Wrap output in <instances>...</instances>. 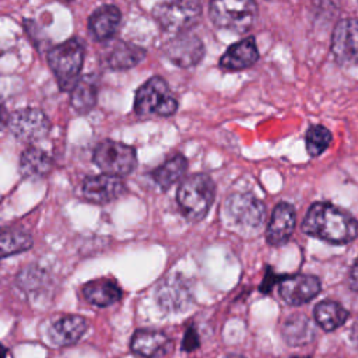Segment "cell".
Returning <instances> with one entry per match:
<instances>
[{
  "mask_svg": "<svg viewBox=\"0 0 358 358\" xmlns=\"http://www.w3.org/2000/svg\"><path fill=\"white\" fill-rule=\"evenodd\" d=\"M302 231L330 243L351 242L358 234V222L347 211L327 203L319 201L309 207Z\"/></svg>",
  "mask_w": 358,
  "mask_h": 358,
  "instance_id": "6da1fadb",
  "label": "cell"
},
{
  "mask_svg": "<svg viewBox=\"0 0 358 358\" xmlns=\"http://www.w3.org/2000/svg\"><path fill=\"white\" fill-rule=\"evenodd\" d=\"M215 194L213 179L207 173H194L185 179L178 190V203L182 214L193 222L203 220Z\"/></svg>",
  "mask_w": 358,
  "mask_h": 358,
  "instance_id": "7a4b0ae2",
  "label": "cell"
},
{
  "mask_svg": "<svg viewBox=\"0 0 358 358\" xmlns=\"http://www.w3.org/2000/svg\"><path fill=\"white\" fill-rule=\"evenodd\" d=\"M84 62V45L77 38L64 41L52 48L48 53V63L62 90L69 91L76 87Z\"/></svg>",
  "mask_w": 358,
  "mask_h": 358,
  "instance_id": "3957f363",
  "label": "cell"
},
{
  "mask_svg": "<svg viewBox=\"0 0 358 358\" xmlns=\"http://www.w3.org/2000/svg\"><path fill=\"white\" fill-rule=\"evenodd\" d=\"M178 109V101L171 94L166 81L162 77L148 78L136 92L134 110L138 115L155 113L159 116H171Z\"/></svg>",
  "mask_w": 358,
  "mask_h": 358,
  "instance_id": "277c9868",
  "label": "cell"
},
{
  "mask_svg": "<svg viewBox=\"0 0 358 358\" xmlns=\"http://www.w3.org/2000/svg\"><path fill=\"white\" fill-rule=\"evenodd\" d=\"M257 6L250 0H220L210 3L213 22L224 29L246 32L255 22Z\"/></svg>",
  "mask_w": 358,
  "mask_h": 358,
  "instance_id": "5b68a950",
  "label": "cell"
},
{
  "mask_svg": "<svg viewBox=\"0 0 358 358\" xmlns=\"http://www.w3.org/2000/svg\"><path fill=\"white\" fill-rule=\"evenodd\" d=\"M154 18L168 32L185 34L201 17V4L192 0L162 1L152 10Z\"/></svg>",
  "mask_w": 358,
  "mask_h": 358,
  "instance_id": "8992f818",
  "label": "cell"
},
{
  "mask_svg": "<svg viewBox=\"0 0 358 358\" xmlns=\"http://www.w3.org/2000/svg\"><path fill=\"white\" fill-rule=\"evenodd\" d=\"M95 165L106 175L120 176L129 175L134 171L137 158L136 152L130 145L119 141L106 140L98 144L94 151Z\"/></svg>",
  "mask_w": 358,
  "mask_h": 358,
  "instance_id": "52a82bcc",
  "label": "cell"
},
{
  "mask_svg": "<svg viewBox=\"0 0 358 358\" xmlns=\"http://www.w3.org/2000/svg\"><path fill=\"white\" fill-rule=\"evenodd\" d=\"M155 298L159 308L169 313L185 312L194 301L189 280L180 274H171L165 277L157 288Z\"/></svg>",
  "mask_w": 358,
  "mask_h": 358,
  "instance_id": "ba28073f",
  "label": "cell"
},
{
  "mask_svg": "<svg viewBox=\"0 0 358 358\" xmlns=\"http://www.w3.org/2000/svg\"><path fill=\"white\" fill-rule=\"evenodd\" d=\"M225 210L229 220L243 229L259 228L266 217L263 201L252 193H232L227 199Z\"/></svg>",
  "mask_w": 358,
  "mask_h": 358,
  "instance_id": "9c48e42d",
  "label": "cell"
},
{
  "mask_svg": "<svg viewBox=\"0 0 358 358\" xmlns=\"http://www.w3.org/2000/svg\"><path fill=\"white\" fill-rule=\"evenodd\" d=\"M8 126L13 134L24 143H34L43 138L50 129L46 115L35 108H25L14 112L10 116Z\"/></svg>",
  "mask_w": 358,
  "mask_h": 358,
  "instance_id": "30bf717a",
  "label": "cell"
},
{
  "mask_svg": "<svg viewBox=\"0 0 358 358\" xmlns=\"http://www.w3.org/2000/svg\"><path fill=\"white\" fill-rule=\"evenodd\" d=\"M331 52L340 64L358 62V18L337 22L331 35Z\"/></svg>",
  "mask_w": 358,
  "mask_h": 358,
  "instance_id": "8fae6325",
  "label": "cell"
},
{
  "mask_svg": "<svg viewBox=\"0 0 358 358\" xmlns=\"http://www.w3.org/2000/svg\"><path fill=\"white\" fill-rule=\"evenodd\" d=\"M280 296L292 306L312 301L320 292V281L310 274H294L278 281Z\"/></svg>",
  "mask_w": 358,
  "mask_h": 358,
  "instance_id": "7c38bea8",
  "label": "cell"
},
{
  "mask_svg": "<svg viewBox=\"0 0 358 358\" xmlns=\"http://www.w3.org/2000/svg\"><path fill=\"white\" fill-rule=\"evenodd\" d=\"M164 53L179 67H192L203 59L204 46L196 35L179 34L164 46Z\"/></svg>",
  "mask_w": 358,
  "mask_h": 358,
  "instance_id": "4fadbf2b",
  "label": "cell"
},
{
  "mask_svg": "<svg viewBox=\"0 0 358 358\" xmlns=\"http://www.w3.org/2000/svg\"><path fill=\"white\" fill-rule=\"evenodd\" d=\"M296 224L295 208L285 201L278 203L270 217L267 229H266V241L271 246L284 245L294 234Z\"/></svg>",
  "mask_w": 358,
  "mask_h": 358,
  "instance_id": "5bb4252c",
  "label": "cell"
},
{
  "mask_svg": "<svg viewBox=\"0 0 358 358\" xmlns=\"http://www.w3.org/2000/svg\"><path fill=\"white\" fill-rule=\"evenodd\" d=\"M126 192V186L119 176L98 175L87 178L83 183V194L88 201L103 204L120 197Z\"/></svg>",
  "mask_w": 358,
  "mask_h": 358,
  "instance_id": "9a60e30c",
  "label": "cell"
},
{
  "mask_svg": "<svg viewBox=\"0 0 358 358\" xmlns=\"http://www.w3.org/2000/svg\"><path fill=\"white\" fill-rule=\"evenodd\" d=\"M130 347L138 357L155 358L166 354L172 348V343L169 337L159 330L140 329L133 334Z\"/></svg>",
  "mask_w": 358,
  "mask_h": 358,
  "instance_id": "2e32d148",
  "label": "cell"
},
{
  "mask_svg": "<svg viewBox=\"0 0 358 358\" xmlns=\"http://www.w3.org/2000/svg\"><path fill=\"white\" fill-rule=\"evenodd\" d=\"M259 59V50L253 36L243 38L231 45L220 59V66L224 70L236 71L253 66Z\"/></svg>",
  "mask_w": 358,
  "mask_h": 358,
  "instance_id": "e0dca14e",
  "label": "cell"
},
{
  "mask_svg": "<svg viewBox=\"0 0 358 358\" xmlns=\"http://www.w3.org/2000/svg\"><path fill=\"white\" fill-rule=\"evenodd\" d=\"M87 319L78 315H64L49 327V338L56 345H70L77 343L87 330Z\"/></svg>",
  "mask_w": 358,
  "mask_h": 358,
  "instance_id": "ac0fdd59",
  "label": "cell"
},
{
  "mask_svg": "<svg viewBox=\"0 0 358 358\" xmlns=\"http://www.w3.org/2000/svg\"><path fill=\"white\" fill-rule=\"evenodd\" d=\"M120 10L116 6L106 4L96 8L88 20V31L95 41H108L115 35L120 25Z\"/></svg>",
  "mask_w": 358,
  "mask_h": 358,
  "instance_id": "d6986e66",
  "label": "cell"
},
{
  "mask_svg": "<svg viewBox=\"0 0 358 358\" xmlns=\"http://www.w3.org/2000/svg\"><path fill=\"white\" fill-rule=\"evenodd\" d=\"M281 334L288 345L301 347L309 344L315 338L316 330L313 322L308 316L294 313L281 324Z\"/></svg>",
  "mask_w": 358,
  "mask_h": 358,
  "instance_id": "ffe728a7",
  "label": "cell"
},
{
  "mask_svg": "<svg viewBox=\"0 0 358 358\" xmlns=\"http://www.w3.org/2000/svg\"><path fill=\"white\" fill-rule=\"evenodd\" d=\"M83 295L90 303L105 308L113 305L120 299L122 289L115 281L108 278H99L87 282L83 287Z\"/></svg>",
  "mask_w": 358,
  "mask_h": 358,
  "instance_id": "44dd1931",
  "label": "cell"
},
{
  "mask_svg": "<svg viewBox=\"0 0 358 358\" xmlns=\"http://www.w3.org/2000/svg\"><path fill=\"white\" fill-rule=\"evenodd\" d=\"M145 57L143 48L127 42H116L105 56V63L109 69L124 70L134 67Z\"/></svg>",
  "mask_w": 358,
  "mask_h": 358,
  "instance_id": "7402d4cb",
  "label": "cell"
},
{
  "mask_svg": "<svg viewBox=\"0 0 358 358\" xmlns=\"http://www.w3.org/2000/svg\"><path fill=\"white\" fill-rule=\"evenodd\" d=\"M53 166V161L48 152L41 148L29 147L21 154L20 169L25 178L39 179L46 176Z\"/></svg>",
  "mask_w": 358,
  "mask_h": 358,
  "instance_id": "603a6c76",
  "label": "cell"
},
{
  "mask_svg": "<svg viewBox=\"0 0 358 358\" xmlns=\"http://www.w3.org/2000/svg\"><path fill=\"white\" fill-rule=\"evenodd\" d=\"M316 324L324 331H333L348 319V310L338 302L322 301L313 309Z\"/></svg>",
  "mask_w": 358,
  "mask_h": 358,
  "instance_id": "cb8c5ba5",
  "label": "cell"
},
{
  "mask_svg": "<svg viewBox=\"0 0 358 358\" xmlns=\"http://www.w3.org/2000/svg\"><path fill=\"white\" fill-rule=\"evenodd\" d=\"M98 80L92 74H87L78 80L71 92V106L78 113H88L96 103Z\"/></svg>",
  "mask_w": 358,
  "mask_h": 358,
  "instance_id": "d4e9b609",
  "label": "cell"
},
{
  "mask_svg": "<svg viewBox=\"0 0 358 358\" xmlns=\"http://www.w3.org/2000/svg\"><path fill=\"white\" fill-rule=\"evenodd\" d=\"M187 161L183 155L175 154L166 158L157 169L152 171L154 182L162 189L168 190L173 183H176L186 172Z\"/></svg>",
  "mask_w": 358,
  "mask_h": 358,
  "instance_id": "484cf974",
  "label": "cell"
},
{
  "mask_svg": "<svg viewBox=\"0 0 358 358\" xmlns=\"http://www.w3.org/2000/svg\"><path fill=\"white\" fill-rule=\"evenodd\" d=\"M32 246V236L18 228L0 232V259L28 250Z\"/></svg>",
  "mask_w": 358,
  "mask_h": 358,
  "instance_id": "4316f807",
  "label": "cell"
},
{
  "mask_svg": "<svg viewBox=\"0 0 358 358\" xmlns=\"http://www.w3.org/2000/svg\"><path fill=\"white\" fill-rule=\"evenodd\" d=\"M331 133L327 127L322 124H313L308 129L306 136H305V144H306V151L310 157H317L320 155L331 143Z\"/></svg>",
  "mask_w": 358,
  "mask_h": 358,
  "instance_id": "83f0119b",
  "label": "cell"
},
{
  "mask_svg": "<svg viewBox=\"0 0 358 358\" xmlns=\"http://www.w3.org/2000/svg\"><path fill=\"white\" fill-rule=\"evenodd\" d=\"M199 345H200V340H199L197 330H196L194 327H189V329L185 331V336H183L182 350L186 351V352H190V351L199 348Z\"/></svg>",
  "mask_w": 358,
  "mask_h": 358,
  "instance_id": "f1b7e54d",
  "label": "cell"
},
{
  "mask_svg": "<svg viewBox=\"0 0 358 358\" xmlns=\"http://www.w3.org/2000/svg\"><path fill=\"white\" fill-rule=\"evenodd\" d=\"M280 280H281V278H280L278 275H275L274 271L268 267V268L266 270L264 280H263V282H262V285H260L262 292H270L271 288H273V285H274V282H277V281H280Z\"/></svg>",
  "mask_w": 358,
  "mask_h": 358,
  "instance_id": "f546056e",
  "label": "cell"
},
{
  "mask_svg": "<svg viewBox=\"0 0 358 358\" xmlns=\"http://www.w3.org/2000/svg\"><path fill=\"white\" fill-rule=\"evenodd\" d=\"M348 287L352 291H358V259L355 260L354 266L351 267V271L348 275Z\"/></svg>",
  "mask_w": 358,
  "mask_h": 358,
  "instance_id": "4dcf8cb0",
  "label": "cell"
},
{
  "mask_svg": "<svg viewBox=\"0 0 358 358\" xmlns=\"http://www.w3.org/2000/svg\"><path fill=\"white\" fill-rule=\"evenodd\" d=\"M8 120H10V117H8L7 109H6L4 103L0 101V130H3L6 124H8Z\"/></svg>",
  "mask_w": 358,
  "mask_h": 358,
  "instance_id": "1f68e13d",
  "label": "cell"
},
{
  "mask_svg": "<svg viewBox=\"0 0 358 358\" xmlns=\"http://www.w3.org/2000/svg\"><path fill=\"white\" fill-rule=\"evenodd\" d=\"M350 337H351V340L354 341V344L358 345V317L355 319V322H354V324H352V327H351Z\"/></svg>",
  "mask_w": 358,
  "mask_h": 358,
  "instance_id": "d6a6232c",
  "label": "cell"
},
{
  "mask_svg": "<svg viewBox=\"0 0 358 358\" xmlns=\"http://www.w3.org/2000/svg\"><path fill=\"white\" fill-rule=\"evenodd\" d=\"M220 358H245V357H243V355H241V354L229 352V354H225V355H222V357H220Z\"/></svg>",
  "mask_w": 358,
  "mask_h": 358,
  "instance_id": "836d02e7",
  "label": "cell"
},
{
  "mask_svg": "<svg viewBox=\"0 0 358 358\" xmlns=\"http://www.w3.org/2000/svg\"><path fill=\"white\" fill-rule=\"evenodd\" d=\"M6 354H7V350L0 344V358H6Z\"/></svg>",
  "mask_w": 358,
  "mask_h": 358,
  "instance_id": "e575fe53",
  "label": "cell"
},
{
  "mask_svg": "<svg viewBox=\"0 0 358 358\" xmlns=\"http://www.w3.org/2000/svg\"><path fill=\"white\" fill-rule=\"evenodd\" d=\"M292 358H310V357H292Z\"/></svg>",
  "mask_w": 358,
  "mask_h": 358,
  "instance_id": "d590c367",
  "label": "cell"
}]
</instances>
